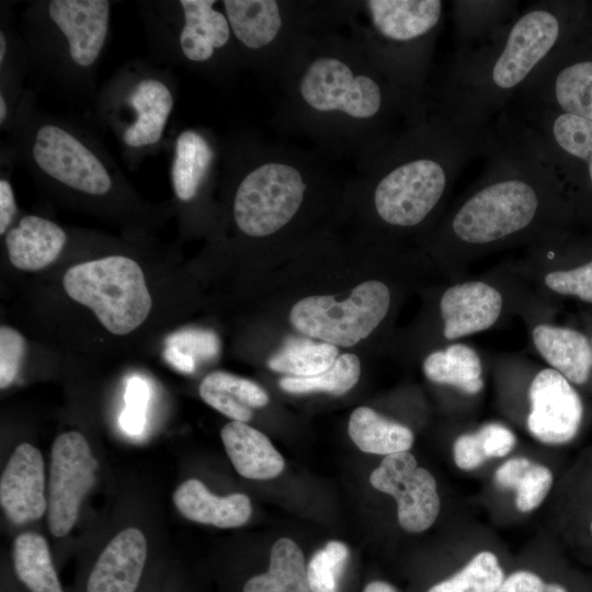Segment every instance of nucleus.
<instances>
[{"label": "nucleus", "mask_w": 592, "mask_h": 592, "mask_svg": "<svg viewBox=\"0 0 592 592\" xmlns=\"http://www.w3.org/2000/svg\"><path fill=\"white\" fill-rule=\"evenodd\" d=\"M568 5L532 3L486 38L462 48L436 70L428 104L471 128H490L534 72L572 33Z\"/></svg>", "instance_id": "7ed1b4c3"}, {"label": "nucleus", "mask_w": 592, "mask_h": 592, "mask_svg": "<svg viewBox=\"0 0 592 592\" xmlns=\"http://www.w3.org/2000/svg\"><path fill=\"white\" fill-rule=\"evenodd\" d=\"M12 565L15 577L29 592H65L42 535L26 532L16 536Z\"/></svg>", "instance_id": "c756f323"}, {"label": "nucleus", "mask_w": 592, "mask_h": 592, "mask_svg": "<svg viewBox=\"0 0 592 592\" xmlns=\"http://www.w3.org/2000/svg\"><path fill=\"white\" fill-rule=\"evenodd\" d=\"M164 356L169 363L181 372L192 373L194 371L195 360L174 345L167 348Z\"/></svg>", "instance_id": "49530a36"}, {"label": "nucleus", "mask_w": 592, "mask_h": 592, "mask_svg": "<svg viewBox=\"0 0 592 592\" xmlns=\"http://www.w3.org/2000/svg\"><path fill=\"white\" fill-rule=\"evenodd\" d=\"M390 306L389 286L369 280L355 286L344 300L326 295L298 300L291 309L289 321L307 337L348 348L366 339L384 321Z\"/></svg>", "instance_id": "1a4fd4ad"}, {"label": "nucleus", "mask_w": 592, "mask_h": 592, "mask_svg": "<svg viewBox=\"0 0 592 592\" xmlns=\"http://www.w3.org/2000/svg\"><path fill=\"white\" fill-rule=\"evenodd\" d=\"M453 458L456 466L463 470H474L488 459L481 448L475 432L459 435L453 444Z\"/></svg>", "instance_id": "79ce46f5"}, {"label": "nucleus", "mask_w": 592, "mask_h": 592, "mask_svg": "<svg viewBox=\"0 0 592 592\" xmlns=\"http://www.w3.org/2000/svg\"><path fill=\"white\" fill-rule=\"evenodd\" d=\"M330 172V167L310 152L267 144L257 152L235 191L237 227L251 238L278 234L297 217L308 193Z\"/></svg>", "instance_id": "423d86ee"}, {"label": "nucleus", "mask_w": 592, "mask_h": 592, "mask_svg": "<svg viewBox=\"0 0 592 592\" xmlns=\"http://www.w3.org/2000/svg\"><path fill=\"white\" fill-rule=\"evenodd\" d=\"M531 337L536 351L550 368L574 385L589 380L592 346L582 332L543 321L533 325Z\"/></svg>", "instance_id": "6ab92c4d"}, {"label": "nucleus", "mask_w": 592, "mask_h": 592, "mask_svg": "<svg viewBox=\"0 0 592 592\" xmlns=\"http://www.w3.org/2000/svg\"><path fill=\"white\" fill-rule=\"evenodd\" d=\"M514 99L592 122V52L582 49L571 33Z\"/></svg>", "instance_id": "9b49d317"}, {"label": "nucleus", "mask_w": 592, "mask_h": 592, "mask_svg": "<svg viewBox=\"0 0 592 592\" xmlns=\"http://www.w3.org/2000/svg\"><path fill=\"white\" fill-rule=\"evenodd\" d=\"M241 592H311L299 546L286 537L276 540L267 571L250 577Z\"/></svg>", "instance_id": "c85d7f7f"}, {"label": "nucleus", "mask_w": 592, "mask_h": 592, "mask_svg": "<svg viewBox=\"0 0 592 592\" xmlns=\"http://www.w3.org/2000/svg\"><path fill=\"white\" fill-rule=\"evenodd\" d=\"M590 531H591V534H592V521L590 523Z\"/></svg>", "instance_id": "3c124183"}, {"label": "nucleus", "mask_w": 592, "mask_h": 592, "mask_svg": "<svg viewBox=\"0 0 592 592\" xmlns=\"http://www.w3.org/2000/svg\"><path fill=\"white\" fill-rule=\"evenodd\" d=\"M5 48H7L5 37H4L3 33L1 32L0 33V62L3 61L4 54H5Z\"/></svg>", "instance_id": "8fccbe9b"}, {"label": "nucleus", "mask_w": 592, "mask_h": 592, "mask_svg": "<svg viewBox=\"0 0 592 592\" xmlns=\"http://www.w3.org/2000/svg\"><path fill=\"white\" fill-rule=\"evenodd\" d=\"M223 4L235 39L255 59L267 81L280 86L315 36L337 27L334 2L225 0Z\"/></svg>", "instance_id": "0eeeda50"}, {"label": "nucleus", "mask_w": 592, "mask_h": 592, "mask_svg": "<svg viewBox=\"0 0 592 592\" xmlns=\"http://www.w3.org/2000/svg\"><path fill=\"white\" fill-rule=\"evenodd\" d=\"M494 144V125L471 128L429 105L423 116L357 162L374 216L399 232L436 223L462 170Z\"/></svg>", "instance_id": "20e7f679"}, {"label": "nucleus", "mask_w": 592, "mask_h": 592, "mask_svg": "<svg viewBox=\"0 0 592 592\" xmlns=\"http://www.w3.org/2000/svg\"><path fill=\"white\" fill-rule=\"evenodd\" d=\"M527 398L526 426L534 439L548 445H561L577 436L583 405L565 376L550 367L539 369L530 384Z\"/></svg>", "instance_id": "4468645a"}, {"label": "nucleus", "mask_w": 592, "mask_h": 592, "mask_svg": "<svg viewBox=\"0 0 592 592\" xmlns=\"http://www.w3.org/2000/svg\"><path fill=\"white\" fill-rule=\"evenodd\" d=\"M498 592H568L558 583L546 582L530 570H516L504 578Z\"/></svg>", "instance_id": "a19ab883"}, {"label": "nucleus", "mask_w": 592, "mask_h": 592, "mask_svg": "<svg viewBox=\"0 0 592 592\" xmlns=\"http://www.w3.org/2000/svg\"><path fill=\"white\" fill-rule=\"evenodd\" d=\"M147 565L144 533L127 527L117 533L91 566L82 592H138Z\"/></svg>", "instance_id": "f3484780"}, {"label": "nucleus", "mask_w": 592, "mask_h": 592, "mask_svg": "<svg viewBox=\"0 0 592 592\" xmlns=\"http://www.w3.org/2000/svg\"><path fill=\"white\" fill-rule=\"evenodd\" d=\"M371 485L397 502L399 525L409 533H421L436 521L441 500L433 475L419 467L410 452L385 456L369 476Z\"/></svg>", "instance_id": "ddd939ff"}, {"label": "nucleus", "mask_w": 592, "mask_h": 592, "mask_svg": "<svg viewBox=\"0 0 592 592\" xmlns=\"http://www.w3.org/2000/svg\"><path fill=\"white\" fill-rule=\"evenodd\" d=\"M96 467L81 433L69 431L56 437L50 452L47 499V523L54 536H65L75 525L80 504L94 482Z\"/></svg>", "instance_id": "f8f14e48"}, {"label": "nucleus", "mask_w": 592, "mask_h": 592, "mask_svg": "<svg viewBox=\"0 0 592 592\" xmlns=\"http://www.w3.org/2000/svg\"><path fill=\"white\" fill-rule=\"evenodd\" d=\"M335 345L308 339L291 338L267 361L274 372L294 377H309L326 372L338 358Z\"/></svg>", "instance_id": "473e14b6"}, {"label": "nucleus", "mask_w": 592, "mask_h": 592, "mask_svg": "<svg viewBox=\"0 0 592 592\" xmlns=\"http://www.w3.org/2000/svg\"><path fill=\"white\" fill-rule=\"evenodd\" d=\"M121 428L129 435H139L146 425V412L125 407L119 417Z\"/></svg>", "instance_id": "a18cd8bd"}, {"label": "nucleus", "mask_w": 592, "mask_h": 592, "mask_svg": "<svg viewBox=\"0 0 592 592\" xmlns=\"http://www.w3.org/2000/svg\"><path fill=\"white\" fill-rule=\"evenodd\" d=\"M494 481L500 488L513 490L516 509L528 513L544 502L553 487L554 476L547 466L517 456L497 468Z\"/></svg>", "instance_id": "7c9ffc66"}, {"label": "nucleus", "mask_w": 592, "mask_h": 592, "mask_svg": "<svg viewBox=\"0 0 592 592\" xmlns=\"http://www.w3.org/2000/svg\"><path fill=\"white\" fill-rule=\"evenodd\" d=\"M129 104L137 118L125 129L124 141L130 147L156 144L172 111L173 98L170 90L159 80H141L132 92Z\"/></svg>", "instance_id": "a878e982"}, {"label": "nucleus", "mask_w": 592, "mask_h": 592, "mask_svg": "<svg viewBox=\"0 0 592 592\" xmlns=\"http://www.w3.org/2000/svg\"><path fill=\"white\" fill-rule=\"evenodd\" d=\"M348 559L349 548L342 542H328L317 550L307 565L311 592H338Z\"/></svg>", "instance_id": "e433bc0d"}, {"label": "nucleus", "mask_w": 592, "mask_h": 592, "mask_svg": "<svg viewBox=\"0 0 592 592\" xmlns=\"http://www.w3.org/2000/svg\"><path fill=\"white\" fill-rule=\"evenodd\" d=\"M476 433L487 458L504 457L512 452L516 444V436L512 430L498 422L487 423Z\"/></svg>", "instance_id": "58836bf2"}, {"label": "nucleus", "mask_w": 592, "mask_h": 592, "mask_svg": "<svg viewBox=\"0 0 592 592\" xmlns=\"http://www.w3.org/2000/svg\"><path fill=\"white\" fill-rule=\"evenodd\" d=\"M482 173L430 232L432 251L453 278L474 261L504 249H527L559 236L561 180L537 147L503 113Z\"/></svg>", "instance_id": "f257e3e1"}, {"label": "nucleus", "mask_w": 592, "mask_h": 592, "mask_svg": "<svg viewBox=\"0 0 592 592\" xmlns=\"http://www.w3.org/2000/svg\"><path fill=\"white\" fill-rule=\"evenodd\" d=\"M226 453L239 475L248 479H271L284 469V458L269 437L240 421H230L220 431Z\"/></svg>", "instance_id": "412c9836"}, {"label": "nucleus", "mask_w": 592, "mask_h": 592, "mask_svg": "<svg viewBox=\"0 0 592 592\" xmlns=\"http://www.w3.org/2000/svg\"><path fill=\"white\" fill-rule=\"evenodd\" d=\"M149 395L147 383L138 376L132 377L127 383L125 391L126 408L146 412Z\"/></svg>", "instance_id": "37998d69"}, {"label": "nucleus", "mask_w": 592, "mask_h": 592, "mask_svg": "<svg viewBox=\"0 0 592 592\" xmlns=\"http://www.w3.org/2000/svg\"><path fill=\"white\" fill-rule=\"evenodd\" d=\"M64 288L73 300L89 307L104 328L124 335L138 328L151 309V296L136 261L111 255L71 266Z\"/></svg>", "instance_id": "6e6552de"}, {"label": "nucleus", "mask_w": 592, "mask_h": 592, "mask_svg": "<svg viewBox=\"0 0 592 592\" xmlns=\"http://www.w3.org/2000/svg\"><path fill=\"white\" fill-rule=\"evenodd\" d=\"M184 25L180 46L184 56L194 62L212 59L234 36L225 13L214 9V0H181Z\"/></svg>", "instance_id": "5701e85b"}, {"label": "nucleus", "mask_w": 592, "mask_h": 592, "mask_svg": "<svg viewBox=\"0 0 592 592\" xmlns=\"http://www.w3.org/2000/svg\"><path fill=\"white\" fill-rule=\"evenodd\" d=\"M337 29L319 32L281 84L275 121L328 155L360 162L418 117L356 42Z\"/></svg>", "instance_id": "f03ea898"}, {"label": "nucleus", "mask_w": 592, "mask_h": 592, "mask_svg": "<svg viewBox=\"0 0 592 592\" xmlns=\"http://www.w3.org/2000/svg\"><path fill=\"white\" fill-rule=\"evenodd\" d=\"M198 392L208 406L232 421L244 423L251 420L252 408L269 403L267 394L257 383L223 371L205 376Z\"/></svg>", "instance_id": "b1692460"}, {"label": "nucleus", "mask_w": 592, "mask_h": 592, "mask_svg": "<svg viewBox=\"0 0 592 592\" xmlns=\"http://www.w3.org/2000/svg\"><path fill=\"white\" fill-rule=\"evenodd\" d=\"M444 11L441 0L344 1L342 24L417 117L429 107L432 58Z\"/></svg>", "instance_id": "39448f33"}, {"label": "nucleus", "mask_w": 592, "mask_h": 592, "mask_svg": "<svg viewBox=\"0 0 592 592\" xmlns=\"http://www.w3.org/2000/svg\"><path fill=\"white\" fill-rule=\"evenodd\" d=\"M172 500L185 519L219 528L242 526L252 512L246 494L237 492L218 497L198 479L182 482L173 492Z\"/></svg>", "instance_id": "aec40b11"}, {"label": "nucleus", "mask_w": 592, "mask_h": 592, "mask_svg": "<svg viewBox=\"0 0 592 592\" xmlns=\"http://www.w3.org/2000/svg\"><path fill=\"white\" fill-rule=\"evenodd\" d=\"M505 578L496 554L477 553L456 573L432 585L428 592H498Z\"/></svg>", "instance_id": "72a5a7b5"}, {"label": "nucleus", "mask_w": 592, "mask_h": 592, "mask_svg": "<svg viewBox=\"0 0 592 592\" xmlns=\"http://www.w3.org/2000/svg\"><path fill=\"white\" fill-rule=\"evenodd\" d=\"M172 342V345L193 358L194 355L204 360L212 358L219 350V342L216 334L204 330H189L178 333Z\"/></svg>", "instance_id": "ea45409f"}, {"label": "nucleus", "mask_w": 592, "mask_h": 592, "mask_svg": "<svg viewBox=\"0 0 592 592\" xmlns=\"http://www.w3.org/2000/svg\"><path fill=\"white\" fill-rule=\"evenodd\" d=\"M363 592H398V590L386 581L374 580L365 585Z\"/></svg>", "instance_id": "de8ad7c7"}, {"label": "nucleus", "mask_w": 592, "mask_h": 592, "mask_svg": "<svg viewBox=\"0 0 592 592\" xmlns=\"http://www.w3.org/2000/svg\"><path fill=\"white\" fill-rule=\"evenodd\" d=\"M33 158L45 173L80 192L102 195L112 186L102 162L58 126L45 125L37 130Z\"/></svg>", "instance_id": "2eb2a0df"}, {"label": "nucleus", "mask_w": 592, "mask_h": 592, "mask_svg": "<svg viewBox=\"0 0 592 592\" xmlns=\"http://www.w3.org/2000/svg\"><path fill=\"white\" fill-rule=\"evenodd\" d=\"M515 1H455L453 15L458 48L473 45L512 19Z\"/></svg>", "instance_id": "2f4dec72"}, {"label": "nucleus", "mask_w": 592, "mask_h": 592, "mask_svg": "<svg viewBox=\"0 0 592 592\" xmlns=\"http://www.w3.org/2000/svg\"><path fill=\"white\" fill-rule=\"evenodd\" d=\"M516 286L512 277L499 275L453 281L443 289L437 303L443 340L451 344L487 331L509 312L531 305Z\"/></svg>", "instance_id": "9d476101"}, {"label": "nucleus", "mask_w": 592, "mask_h": 592, "mask_svg": "<svg viewBox=\"0 0 592 592\" xmlns=\"http://www.w3.org/2000/svg\"><path fill=\"white\" fill-rule=\"evenodd\" d=\"M16 206L11 184L7 180L0 181V235H3L10 226Z\"/></svg>", "instance_id": "c03bdc74"}, {"label": "nucleus", "mask_w": 592, "mask_h": 592, "mask_svg": "<svg viewBox=\"0 0 592 592\" xmlns=\"http://www.w3.org/2000/svg\"><path fill=\"white\" fill-rule=\"evenodd\" d=\"M539 289L544 288L561 296H573L592 304V260L571 269H531Z\"/></svg>", "instance_id": "c9c22d12"}, {"label": "nucleus", "mask_w": 592, "mask_h": 592, "mask_svg": "<svg viewBox=\"0 0 592 592\" xmlns=\"http://www.w3.org/2000/svg\"><path fill=\"white\" fill-rule=\"evenodd\" d=\"M214 160V148L205 136L194 129H186L178 136L171 177L179 200L189 202L197 195Z\"/></svg>", "instance_id": "cd10ccee"}, {"label": "nucleus", "mask_w": 592, "mask_h": 592, "mask_svg": "<svg viewBox=\"0 0 592 592\" xmlns=\"http://www.w3.org/2000/svg\"><path fill=\"white\" fill-rule=\"evenodd\" d=\"M422 368L430 382L452 386L470 396L479 394L485 386L481 357L463 342L432 351L424 358Z\"/></svg>", "instance_id": "393cba45"}, {"label": "nucleus", "mask_w": 592, "mask_h": 592, "mask_svg": "<svg viewBox=\"0 0 592 592\" xmlns=\"http://www.w3.org/2000/svg\"><path fill=\"white\" fill-rule=\"evenodd\" d=\"M7 104L2 95H0V123H3L7 116Z\"/></svg>", "instance_id": "09e8293b"}, {"label": "nucleus", "mask_w": 592, "mask_h": 592, "mask_svg": "<svg viewBox=\"0 0 592 592\" xmlns=\"http://www.w3.org/2000/svg\"><path fill=\"white\" fill-rule=\"evenodd\" d=\"M66 241L57 224L34 215L24 216L5 236L10 262L23 271H38L53 263Z\"/></svg>", "instance_id": "4be33fe9"}, {"label": "nucleus", "mask_w": 592, "mask_h": 592, "mask_svg": "<svg viewBox=\"0 0 592 592\" xmlns=\"http://www.w3.org/2000/svg\"><path fill=\"white\" fill-rule=\"evenodd\" d=\"M0 503L14 524L38 520L47 511L44 460L35 446L21 443L13 451L1 475Z\"/></svg>", "instance_id": "dca6fc26"}, {"label": "nucleus", "mask_w": 592, "mask_h": 592, "mask_svg": "<svg viewBox=\"0 0 592 592\" xmlns=\"http://www.w3.org/2000/svg\"><path fill=\"white\" fill-rule=\"evenodd\" d=\"M48 14L67 37L72 60L79 66L92 65L106 38L109 1L52 0Z\"/></svg>", "instance_id": "a211bd4d"}, {"label": "nucleus", "mask_w": 592, "mask_h": 592, "mask_svg": "<svg viewBox=\"0 0 592 592\" xmlns=\"http://www.w3.org/2000/svg\"><path fill=\"white\" fill-rule=\"evenodd\" d=\"M348 433L362 452L376 455L409 452L414 442V434L408 426L369 407H358L351 413Z\"/></svg>", "instance_id": "bb28decb"}, {"label": "nucleus", "mask_w": 592, "mask_h": 592, "mask_svg": "<svg viewBox=\"0 0 592 592\" xmlns=\"http://www.w3.org/2000/svg\"><path fill=\"white\" fill-rule=\"evenodd\" d=\"M25 351L24 337L9 326L0 327V388L9 387L18 376Z\"/></svg>", "instance_id": "4c0bfd02"}, {"label": "nucleus", "mask_w": 592, "mask_h": 592, "mask_svg": "<svg viewBox=\"0 0 592 592\" xmlns=\"http://www.w3.org/2000/svg\"><path fill=\"white\" fill-rule=\"evenodd\" d=\"M361 375L358 357L345 353L334 361L326 372L309 377L285 376L278 382L280 387L289 394H308L325 391L341 396L353 388Z\"/></svg>", "instance_id": "f704fd0d"}]
</instances>
